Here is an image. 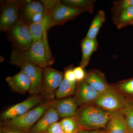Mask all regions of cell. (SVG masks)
I'll return each instance as SVG.
<instances>
[{
  "instance_id": "obj_11",
  "label": "cell",
  "mask_w": 133,
  "mask_h": 133,
  "mask_svg": "<svg viewBox=\"0 0 133 133\" xmlns=\"http://www.w3.org/2000/svg\"><path fill=\"white\" fill-rule=\"evenodd\" d=\"M48 104L50 108L56 110L59 118H64L76 115L77 105L72 98L59 99L52 101Z\"/></svg>"
},
{
  "instance_id": "obj_32",
  "label": "cell",
  "mask_w": 133,
  "mask_h": 133,
  "mask_svg": "<svg viewBox=\"0 0 133 133\" xmlns=\"http://www.w3.org/2000/svg\"><path fill=\"white\" fill-rule=\"evenodd\" d=\"M45 12L44 13H38L32 17L31 21L32 23H39L42 21L43 19L45 16Z\"/></svg>"
},
{
  "instance_id": "obj_14",
  "label": "cell",
  "mask_w": 133,
  "mask_h": 133,
  "mask_svg": "<svg viewBox=\"0 0 133 133\" xmlns=\"http://www.w3.org/2000/svg\"><path fill=\"white\" fill-rule=\"evenodd\" d=\"M59 118L56 110L50 108L36 124L33 126L29 133H45L50 126L58 122Z\"/></svg>"
},
{
  "instance_id": "obj_26",
  "label": "cell",
  "mask_w": 133,
  "mask_h": 133,
  "mask_svg": "<svg viewBox=\"0 0 133 133\" xmlns=\"http://www.w3.org/2000/svg\"><path fill=\"white\" fill-rule=\"evenodd\" d=\"M65 133H76L79 130V124L73 117L64 118L60 122Z\"/></svg>"
},
{
  "instance_id": "obj_7",
  "label": "cell",
  "mask_w": 133,
  "mask_h": 133,
  "mask_svg": "<svg viewBox=\"0 0 133 133\" xmlns=\"http://www.w3.org/2000/svg\"><path fill=\"white\" fill-rule=\"evenodd\" d=\"M85 12L82 9L66 6L61 3L49 14L50 19V28L61 25L76 18Z\"/></svg>"
},
{
  "instance_id": "obj_12",
  "label": "cell",
  "mask_w": 133,
  "mask_h": 133,
  "mask_svg": "<svg viewBox=\"0 0 133 133\" xmlns=\"http://www.w3.org/2000/svg\"><path fill=\"white\" fill-rule=\"evenodd\" d=\"M100 94L99 92L83 80L79 82L74 99L77 105H87L95 102Z\"/></svg>"
},
{
  "instance_id": "obj_30",
  "label": "cell",
  "mask_w": 133,
  "mask_h": 133,
  "mask_svg": "<svg viewBox=\"0 0 133 133\" xmlns=\"http://www.w3.org/2000/svg\"><path fill=\"white\" fill-rule=\"evenodd\" d=\"M45 133H65L60 122H55L47 129Z\"/></svg>"
},
{
  "instance_id": "obj_21",
  "label": "cell",
  "mask_w": 133,
  "mask_h": 133,
  "mask_svg": "<svg viewBox=\"0 0 133 133\" xmlns=\"http://www.w3.org/2000/svg\"><path fill=\"white\" fill-rule=\"evenodd\" d=\"M76 83H71L64 78L56 93L57 98L59 99L72 95L76 90Z\"/></svg>"
},
{
  "instance_id": "obj_29",
  "label": "cell",
  "mask_w": 133,
  "mask_h": 133,
  "mask_svg": "<svg viewBox=\"0 0 133 133\" xmlns=\"http://www.w3.org/2000/svg\"><path fill=\"white\" fill-rule=\"evenodd\" d=\"M84 69L79 66L75 67L73 69L76 80L77 82H81L84 80L86 73H85Z\"/></svg>"
},
{
  "instance_id": "obj_16",
  "label": "cell",
  "mask_w": 133,
  "mask_h": 133,
  "mask_svg": "<svg viewBox=\"0 0 133 133\" xmlns=\"http://www.w3.org/2000/svg\"><path fill=\"white\" fill-rule=\"evenodd\" d=\"M84 80L100 94L111 87L106 81L104 76L97 70H91L87 72Z\"/></svg>"
},
{
  "instance_id": "obj_31",
  "label": "cell",
  "mask_w": 133,
  "mask_h": 133,
  "mask_svg": "<svg viewBox=\"0 0 133 133\" xmlns=\"http://www.w3.org/2000/svg\"><path fill=\"white\" fill-rule=\"evenodd\" d=\"M64 78L71 83H76L77 82L73 69H66L64 74Z\"/></svg>"
},
{
  "instance_id": "obj_18",
  "label": "cell",
  "mask_w": 133,
  "mask_h": 133,
  "mask_svg": "<svg viewBox=\"0 0 133 133\" xmlns=\"http://www.w3.org/2000/svg\"><path fill=\"white\" fill-rule=\"evenodd\" d=\"M45 12V16L42 21L39 23L31 22L29 25L33 37V43L42 40L44 32L50 28L49 15L47 12Z\"/></svg>"
},
{
  "instance_id": "obj_23",
  "label": "cell",
  "mask_w": 133,
  "mask_h": 133,
  "mask_svg": "<svg viewBox=\"0 0 133 133\" xmlns=\"http://www.w3.org/2000/svg\"><path fill=\"white\" fill-rule=\"evenodd\" d=\"M45 12V9L42 3L38 1H30L24 8V13L28 19L31 20L35 15Z\"/></svg>"
},
{
  "instance_id": "obj_3",
  "label": "cell",
  "mask_w": 133,
  "mask_h": 133,
  "mask_svg": "<svg viewBox=\"0 0 133 133\" xmlns=\"http://www.w3.org/2000/svg\"><path fill=\"white\" fill-rule=\"evenodd\" d=\"M10 63L21 68L31 80V85L29 91L30 94L37 95L41 92L42 87L44 69L28 61L10 57Z\"/></svg>"
},
{
  "instance_id": "obj_6",
  "label": "cell",
  "mask_w": 133,
  "mask_h": 133,
  "mask_svg": "<svg viewBox=\"0 0 133 133\" xmlns=\"http://www.w3.org/2000/svg\"><path fill=\"white\" fill-rule=\"evenodd\" d=\"M63 78L64 73L50 66L44 69L42 87L41 92L42 97L53 99Z\"/></svg>"
},
{
  "instance_id": "obj_10",
  "label": "cell",
  "mask_w": 133,
  "mask_h": 133,
  "mask_svg": "<svg viewBox=\"0 0 133 133\" xmlns=\"http://www.w3.org/2000/svg\"><path fill=\"white\" fill-rule=\"evenodd\" d=\"M21 4L18 2H10L2 12L0 19L1 31H6L18 21V11Z\"/></svg>"
},
{
  "instance_id": "obj_25",
  "label": "cell",
  "mask_w": 133,
  "mask_h": 133,
  "mask_svg": "<svg viewBox=\"0 0 133 133\" xmlns=\"http://www.w3.org/2000/svg\"><path fill=\"white\" fill-rule=\"evenodd\" d=\"M120 111L125 119L129 133H133V102L127 101Z\"/></svg>"
},
{
  "instance_id": "obj_13",
  "label": "cell",
  "mask_w": 133,
  "mask_h": 133,
  "mask_svg": "<svg viewBox=\"0 0 133 133\" xmlns=\"http://www.w3.org/2000/svg\"><path fill=\"white\" fill-rule=\"evenodd\" d=\"M5 80L11 90L15 92L25 94L30 89L31 80L21 70L14 76H9Z\"/></svg>"
},
{
  "instance_id": "obj_1",
  "label": "cell",
  "mask_w": 133,
  "mask_h": 133,
  "mask_svg": "<svg viewBox=\"0 0 133 133\" xmlns=\"http://www.w3.org/2000/svg\"><path fill=\"white\" fill-rule=\"evenodd\" d=\"M47 31L44 32L42 39L33 43L28 50L14 51L11 57L30 62L43 69L51 65L55 59L48 43Z\"/></svg>"
},
{
  "instance_id": "obj_2",
  "label": "cell",
  "mask_w": 133,
  "mask_h": 133,
  "mask_svg": "<svg viewBox=\"0 0 133 133\" xmlns=\"http://www.w3.org/2000/svg\"><path fill=\"white\" fill-rule=\"evenodd\" d=\"M75 116L79 125L87 129H96L107 125L111 112L99 107L87 105L77 111Z\"/></svg>"
},
{
  "instance_id": "obj_33",
  "label": "cell",
  "mask_w": 133,
  "mask_h": 133,
  "mask_svg": "<svg viewBox=\"0 0 133 133\" xmlns=\"http://www.w3.org/2000/svg\"><path fill=\"white\" fill-rule=\"evenodd\" d=\"M76 133H106L104 131H99V130H81L79 129Z\"/></svg>"
},
{
  "instance_id": "obj_27",
  "label": "cell",
  "mask_w": 133,
  "mask_h": 133,
  "mask_svg": "<svg viewBox=\"0 0 133 133\" xmlns=\"http://www.w3.org/2000/svg\"><path fill=\"white\" fill-rule=\"evenodd\" d=\"M118 86L119 89L123 92L133 95V78L121 82Z\"/></svg>"
},
{
  "instance_id": "obj_8",
  "label": "cell",
  "mask_w": 133,
  "mask_h": 133,
  "mask_svg": "<svg viewBox=\"0 0 133 133\" xmlns=\"http://www.w3.org/2000/svg\"><path fill=\"white\" fill-rule=\"evenodd\" d=\"M41 100V97L37 95H33L5 111L1 115V119L7 121L22 116L38 105Z\"/></svg>"
},
{
  "instance_id": "obj_28",
  "label": "cell",
  "mask_w": 133,
  "mask_h": 133,
  "mask_svg": "<svg viewBox=\"0 0 133 133\" xmlns=\"http://www.w3.org/2000/svg\"><path fill=\"white\" fill-rule=\"evenodd\" d=\"M41 1L44 7L45 12L48 14L52 12L62 2L59 0H42Z\"/></svg>"
},
{
  "instance_id": "obj_15",
  "label": "cell",
  "mask_w": 133,
  "mask_h": 133,
  "mask_svg": "<svg viewBox=\"0 0 133 133\" xmlns=\"http://www.w3.org/2000/svg\"><path fill=\"white\" fill-rule=\"evenodd\" d=\"M106 133H130L125 118L120 111L111 112Z\"/></svg>"
},
{
  "instance_id": "obj_4",
  "label": "cell",
  "mask_w": 133,
  "mask_h": 133,
  "mask_svg": "<svg viewBox=\"0 0 133 133\" xmlns=\"http://www.w3.org/2000/svg\"><path fill=\"white\" fill-rule=\"evenodd\" d=\"M48 103L42 104L31 109L22 116L7 121L8 126L22 131H28L50 108Z\"/></svg>"
},
{
  "instance_id": "obj_24",
  "label": "cell",
  "mask_w": 133,
  "mask_h": 133,
  "mask_svg": "<svg viewBox=\"0 0 133 133\" xmlns=\"http://www.w3.org/2000/svg\"><path fill=\"white\" fill-rule=\"evenodd\" d=\"M133 6V0H121L115 1L112 8L113 21L127 9Z\"/></svg>"
},
{
  "instance_id": "obj_34",
  "label": "cell",
  "mask_w": 133,
  "mask_h": 133,
  "mask_svg": "<svg viewBox=\"0 0 133 133\" xmlns=\"http://www.w3.org/2000/svg\"><path fill=\"white\" fill-rule=\"evenodd\" d=\"M3 132L4 133H23L22 131L14 129H4Z\"/></svg>"
},
{
  "instance_id": "obj_9",
  "label": "cell",
  "mask_w": 133,
  "mask_h": 133,
  "mask_svg": "<svg viewBox=\"0 0 133 133\" xmlns=\"http://www.w3.org/2000/svg\"><path fill=\"white\" fill-rule=\"evenodd\" d=\"M10 28L12 36L22 50H28L33 43L29 25L21 20H18Z\"/></svg>"
},
{
  "instance_id": "obj_20",
  "label": "cell",
  "mask_w": 133,
  "mask_h": 133,
  "mask_svg": "<svg viewBox=\"0 0 133 133\" xmlns=\"http://www.w3.org/2000/svg\"><path fill=\"white\" fill-rule=\"evenodd\" d=\"M113 21L117 28L119 29L133 25V6L122 12Z\"/></svg>"
},
{
  "instance_id": "obj_22",
  "label": "cell",
  "mask_w": 133,
  "mask_h": 133,
  "mask_svg": "<svg viewBox=\"0 0 133 133\" xmlns=\"http://www.w3.org/2000/svg\"><path fill=\"white\" fill-rule=\"evenodd\" d=\"M95 1L91 0H64L63 4L69 6L79 8L92 14Z\"/></svg>"
},
{
  "instance_id": "obj_5",
  "label": "cell",
  "mask_w": 133,
  "mask_h": 133,
  "mask_svg": "<svg viewBox=\"0 0 133 133\" xmlns=\"http://www.w3.org/2000/svg\"><path fill=\"white\" fill-rule=\"evenodd\" d=\"M127 102L119 91L110 87L106 91L101 93L94 102L105 111L112 112L121 111Z\"/></svg>"
},
{
  "instance_id": "obj_17",
  "label": "cell",
  "mask_w": 133,
  "mask_h": 133,
  "mask_svg": "<svg viewBox=\"0 0 133 133\" xmlns=\"http://www.w3.org/2000/svg\"><path fill=\"white\" fill-rule=\"evenodd\" d=\"M98 42L97 39H90L85 37L81 41V47L82 59L80 66L84 68L88 65L92 55L97 50Z\"/></svg>"
},
{
  "instance_id": "obj_19",
  "label": "cell",
  "mask_w": 133,
  "mask_h": 133,
  "mask_svg": "<svg viewBox=\"0 0 133 133\" xmlns=\"http://www.w3.org/2000/svg\"><path fill=\"white\" fill-rule=\"evenodd\" d=\"M105 19L104 12L102 10L98 11L93 19L85 37L90 39H97L98 33Z\"/></svg>"
}]
</instances>
